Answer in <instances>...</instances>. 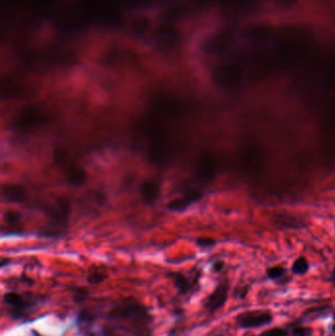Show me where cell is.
Masks as SVG:
<instances>
[{
    "label": "cell",
    "instance_id": "7a4b0ae2",
    "mask_svg": "<svg viewBox=\"0 0 335 336\" xmlns=\"http://www.w3.org/2000/svg\"><path fill=\"white\" fill-rule=\"evenodd\" d=\"M163 0H12L16 21L36 34L44 29L62 36L127 25L140 29L147 12L160 9Z\"/></svg>",
    "mask_w": 335,
    "mask_h": 336
},
{
    "label": "cell",
    "instance_id": "d6986e66",
    "mask_svg": "<svg viewBox=\"0 0 335 336\" xmlns=\"http://www.w3.org/2000/svg\"><path fill=\"white\" fill-rule=\"evenodd\" d=\"M197 173L200 178L203 179H206L208 177H210V175L213 173V168L210 166V162L207 158H203L197 167Z\"/></svg>",
    "mask_w": 335,
    "mask_h": 336
},
{
    "label": "cell",
    "instance_id": "44dd1931",
    "mask_svg": "<svg viewBox=\"0 0 335 336\" xmlns=\"http://www.w3.org/2000/svg\"><path fill=\"white\" fill-rule=\"evenodd\" d=\"M313 328L305 325H295L289 331V336H313Z\"/></svg>",
    "mask_w": 335,
    "mask_h": 336
},
{
    "label": "cell",
    "instance_id": "5b68a950",
    "mask_svg": "<svg viewBox=\"0 0 335 336\" xmlns=\"http://www.w3.org/2000/svg\"><path fill=\"white\" fill-rule=\"evenodd\" d=\"M48 122L47 115L37 105L28 104L22 108L15 115L12 125L15 129L22 132L30 131L42 127Z\"/></svg>",
    "mask_w": 335,
    "mask_h": 336
},
{
    "label": "cell",
    "instance_id": "d4e9b609",
    "mask_svg": "<svg viewBox=\"0 0 335 336\" xmlns=\"http://www.w3.org/2000/svg\"><path fill=\"white\" fill-rule=\"evenodd\" d=\"M21 214L17 210H7L3 215V219L6 223H16L21 219Z\"/></svg>",
    "mask_w": 335,
    "mask_h": 336
},
{
    "label": "cell",
    "instance_id": "30bf717a",
    "mask_svg": "<svg viewBox=\"0 0 335 336\" xmlns=\"http://www.w3.org/2000/svg\"><path fill=\"white\" fill-rule=\"evenodd\" d=\"M2 195L11 203H23L27 199V190L20 184H4L2 186Z\"/></svg>",
    "mask_w": 335,
    "mask_h": 336
},
{
    "label": "cell",
    "instance_id": "1f68e13d",
    "mask_svg": "<svg viewBox=\"0 0 335 336\" xmlns=\"http://www.w3.org/2000/svg\"><path fill=\"white\" fill-rule=\"evenodd\" d=\"M216 336H223V335H216Z\"/></svg>",
    "mask_w": 335,
    "mask_h": 336
},
{
    "label": "cell",
    "instance_id": "f1b7e54d",
    "mask_svg": "<svg viewBox=\"0 0 335 336\" xmlns=\"http://www.w3.org/2000/svg\"><path fill=\"white\" fill-rule=\"evenodd\" d=\"M327 281L330 282V283H331V284H332V285L335 287V267L333 268L332 271H331V273H330V275H329Z\"/></svg>",
    "mask_w": 335,
    "mask_h": 336
},
{
    "label": "cell",
    "instance_id": "cb8c5ba5",
    "mask_svg": "<svg viewBox=\"0 0 335 336\" xmlns=\"http://www.w3.org/2000/svg\"><path fill=\"white\" fill-rule=\"evenodd\" d=\"M68 158V154L64 149L57 148L55 149L54 152V163L58 165H63Z\"/></svg>",
    "mask_w": 335,
    "mask_h": 336
},
{
    "label": "cell",
    "instance_id": "4316f807",
    "mask_svg": "<svg viewBox=\"0 0 335 336\" xmlns=\"http://www.w3.org/2000/svg\"><path fill=\"white\" fill-rule=\"evenodd\" d=\"M224 269V262L222 260H216V262L213 264V271L214 272H220Z\"/></svg>",
    "mask_w": 335,
    "mask_h": 336
},
{
    "label": "cell",
    "instance_id": "9a60e30c",
    "mask_svg": "<svg viewBox=\"0 0 335 336\" xmlns=\"http://www.w3.org/2000/svg\"><path fill=\"white\" fill-rule=\"evenodd\" d=\"M169 276L172 278L173 284H174L175 288L182 296L188 294L194 287V284L190 281L189 278L187 276H185L183 273L172 272V273H169Z\"/></svg>",
    "mask_w": 335,
    "mask_h": 336
},
{
    "label": "cell",
    "instance_id": "f546056e",
    "mask_svg": "<svg viewBox=\"0 0 335 336\" xmlns=\"http://www.w3.org/2000/svg\"><path fill=\"white\" fill-rule=\"evenodd\" d=\"M330 330H331V332L332 333H334L335 334V322L331 325V326H330Z\"/></svg>",
    "mask_w": 335,
    "mask_h": 336
},
{
    "label": "cell",
    "instance_id": "ac0fdd59",
    "mask_svg": "<svg viewBox=\"0 0 335 336\" xmlns=\"http://www.w3.org/2000/svg\"><path fill=\"white\" fill-rule=\"evenodd\" d=\"M285 273H286V270L281 266L270 267L267 270L268 278L273 281H280L282 278L285 277Z\"/></svg>",
    "mask_w": 335,
    "mask_h": 336
},
{
    "label": "cell",
    "instance_id": "8992f818",
    "mask_svg": "<svg viewBox=\"0 0 335 336\" xmlns=\"http://www.w3.org/2000/svg\"><path fill=\"white\" fill-rule=\"evenodd\" d=\"M199 6L216 7L223 10H244L286 3L289 0H193Z\"/></svg>",
    "mask_w": 335,
    "mask_h": 336
},
{
    "label": "cell",
    "instance_id": "4dcf8cb0",
    "mask_svg": "<svg viewBox=\"0 0 335 336\" xmlns=\"http://www.w3.org/2000/svg\"><path fill=\"white\" fill-rule=\"evenodd\" d=\"M333 320H334V322H335V312L334 313H333Z\"/></svg>",
    "mask_w": 335,
    "mask_h": 336
},
{
    "label": "cell",
    "instance_id": "277c9868",
    "mask_svg": "<svg viewBox=\"0 0 335 336\" xmlns=\"http://www.w3.org/2000/svg\"><path fill=\"white\" fill-rule=\"evenodd\" d=\"M43 299L41 296L14 291L5 293L2 298L3 304L7 308V313L13 320H21L30 315Z\"/></svg>",
    "mask_w": 335,
    "mask_h": 336
},
{
    "label": "cell",
    "instance_id": "9c48e42d",
    "mask_svg": "<svg viewBox=\"0 0 335 336\" xmlns=\"http://www.w3.org/2000/svg\"><path fill=\"white\" fill-rule=\"evenodd\" d=\"M230 291V283L228 279H224L216 285L214 291L210 293L204 303L205 310L209 314H214L218 310L222 309L228 301Z\"/></svg>",
    "mask_w": 335,
    "mask_h": 336
},
{
    "label": "cell",
    "instance_id": "ba28073f",
    "mask_svg": "<svg viewBox=\"0 0 335 336\" xmlns=\"http://www.w3.org/2000/svg\"><path fill=\"white\" fill-rule=\"evenodd\" d=\"M273 314L266 310H253L240 313L236 316V325L241 329H254L271 325Z\"/></svg>",
    "mask_w": 335,
    "mask_h": 336
},
{
    "label": "cell",
    "instance_id": "83f0119b",
    "mask_svg": "<svg viewBox=\"0 0 335 336\" xmlns=\"http://www.w3.org/2000/svg\"><path fill=\"white\" fill-rule=\"evenodd\" d=\"M247 293H248V288H247V287H245V288H243V289H240L237 297L239 299H244V298L246 297Z\"/></svg>",
    "mask_w": 335,
    "mask_h": 336
},
{
    "label": "cell",
    "instance_id": "2e32d148",
    "mask_svg": "<svg viewBox=\"0 0 335 336\" xmlns=\"http://www.w3.org/2000/svg\"><path fill=\"white\" fill-rule=\"evenodd\" d=\"M23 95V89L14 83H3L2 85V98H18Z\"/></svg>",
    "mask_w": 335,
    "mask_h": 336
},
{
    "label": "cell",
    "instance_id": "e0dca14e",
    "mask_svg": "<svg viewBox=\"0 0 335 336\" xmlns=\"http://www.w3.org/2000/svg\"><path fill=\"white\" fill-rule=\"evenodd\" d=\"M310 270V263L305 257H299L292 264L291 271L295 275H304Z\"/></svg>",
    "mask_w": 335,
    "mask_h": 336
},
{
    "label": "cell",
    "instance_id": "5bb4252c",
    "mask_svg": "<svg viewBox=\"0 0 335 336\" xmlns=\"http://www.w3.org/2000/svg\"><path fill=\"white\" fill-rule=\"evenodd\" d=\"M71 213L70 202L65 198H58L51 217L56 221H65Z\"/></svg>",
    "mask_w": 335,
    "mask_h": 336
},
{
    "label": "cell",
    "instance_id": "603a6c76",
    "mask_svg": "<svg viewBox=\"0 0 335 336\" xmlns=\"http://www.w3.org/2000/svg\"><path fill=\"white\" fill-rule=\"evenodd\" d=\"M258 336H289V330L283 327H273L261 332Z\"/></svg>",
    "mask_w": 335,
    "mask_h": 336
},
{
    "label": "cell",
    "instance_id": "6da1fadb",
    "mask_svg": "<svg viewBox=\"0 0 335 336\" xmlns=\"http://www.w3.org/2000/svg\"><path fill=\"white\" fill-rule=\"evenodd\" d=\"M315 43L313 34L301 27L244 25L209 34L203 52L215 61L213 72L216 80L231 82L304 61L313 55Z\"/></svg>",
    "mask_w": 335,
    "mask_h": 336
},
{
    "label": "cell",
    "instance_id": "7402d4cb",
    "mask_svg": "<svg viewBox=\"0 0 335 336\" xmlns=\"http://www.w3.org/2000/svg\"><path fill=\"white\" fill-rule=\"evenodd\" d=\"M108 277V275L105 273H103V272L94 271L90 272V274L86 276V281L89 282L90 284L97 285V284L102 283Z\"/></svg>",
    "mask_w": 335,
    "mask_h": 336
},
{
    "label": "cell",
    "instance_id": "8fae6325",
    "mask_svg": "<svg viewBox=\"0 0 335 336\" xmlns=\"http://www.w3.org/2000/svg\"><path fill=\"white\" fill-rule=\"evenodd\" d=\"M140 194L146 204H152L160 197L161 186L155 181L146 180L140 184Z\"/></svg>",
    "mask_w": 335,
    "mask_h": 336
},
{
    "label": "cell",
    "instance_id": "ffe728a7",
    "mask_svg": "<svg viewBox=\"0 0 335 336\" xmlns=\"http://www.w3.org/2000/svg\"><path fill=\"white\" fill-rule=\"evenodd\" d=\"M71 291H72L73 300L77 303H83L89 297V290L86 287H82V286L74 287V288H72Z\"/></svg>",
    "mask_w": 335,
    "mask_h": 336
},
{
    "label": "cell",
    "instance_id": "52a82bcc",
    "mask_svg": "<svg viewBox=\"0 0 335 336\" xmlns=\"http://www.w3.org/2000/svg\"><path fill=\"white\" fill-rule=\"evenodd\" d=\"M151 109L156 114H162L174 119H181L185 115L182 101L164 93L156 94L151 100Z\"/></svg>",
    "mask_w": 335,
    "mask_h": 336
},
{
    "label": "cell",
    "instance_id": "3957f363",
    "mask_svg": "<svg viewBox=\"0 0 335 336\" xmlns=\"http://www.w3.org/2000/svg\"><path fill=\"white\" fill-rule=\"evenodd\" d=\"M107 322L96 336H152V316L147 306L135 299L113 305L103 315Z\"/></svg>",
    "mask_w": 335,
    "mask_h": 336
},
{
    "label": "cell",
    "instance_id": "7c38bea8",
    "mask_svg": "<svg viewBox=\"0 0 335 336\" xmlns=\"http://www.w3.org/2000/svg\"><path fill=\"white\" fill-rule=\"evenodd\" d=\"M201 197L202 195L199 192H190L181 198L173 200L167 205V208L171 211H183L187 207L198 202Z\"/></svg>",
    "mask_w": 335,
    "mask_h": 336
},
{
    "label": "cell",
    "instance_id": "484cf974",
    "mask_svg": "<svg viewBox=\"0 0 335 336\" xmlns=\"http://www.w3.org/2000/svg\"><path fill=\"white\" fill-rule=\"evenodd\" d=\"M197 245L201 248L213 247L216 244V241L211 238H199L196 241Z\"/></svg>",
    "mask_w": 335,
    "mask_h": 336
},
{
    "label": "cell",
    "instance_id": "4fadbf2b",
    "mask_svg": "<svg viewBox=\"0 0 335 336\" xmlns=\"http://www.w3.org/2000/svg\"><path fill=\"white\" fill-rule=\"evenodd\" d=\"M65 179L68 184L72 186H82L86 182V173L85 169L82 166L72 164L69 165L64 172Z\"/></svg>",
    "mask_w": 335,
    "mask_h": 336
}]
</instances>
